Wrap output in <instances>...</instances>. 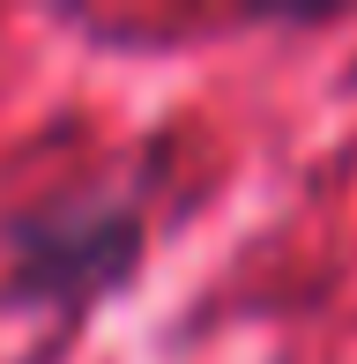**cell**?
<instances>
[{
  "label": "cell",
  "instance_id": "6da1fadb",
  "mask_svg": "<svg viewBox=\"0 0 357 364\" xmlns=\"http://www.w3.org/2000/svg\"><path fill=\"white\" fill-rule=\"evenodd\" d=\"M134 245H142V223L119 193H60V201L8 223L15 297H30V305H82V297L112 290L134 268Z\"/></svg>",
  "mask_w": 357,
  "mask_h": 364
}]
</instances>
